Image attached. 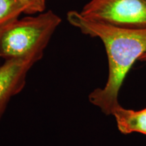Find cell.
<instances>
[{
    "instance_id": "cell-1",
    "label": "cell",
    "mask_w": 146,
    "mask_h": 146,
    "mask_svg": "<svg viewBox=\"0 0 146 146\" xmlns=\"http://www.w3.org/2000/svg\"><path fill=\"white\" fill-rule=\"evenodd\" d=\"M68 23L82 33L97 37L104 45L108 60V77L103 88L89 94V100L106 115L120 105L118 95L127 73L146 53V29H127L83 18L78 12L67 13Z\"/></svg>"
},
{
    "instance_id": "cell-2",
    "label": "cell",
    "mask_w": 146,
    "mask_h": 146,
    "mask_svg": "<svg viewBox=\"0 0 146 146\" xmlns=\"http://www.w3.org/2000/svg\"><path fill=\"white\" fill-rule=\"evenodd\" d=\"M61 22L52 10L17 20L0 34V56L5 60L44 53Z\"/></svg>"
},
{
    "instance_id": "cell-3",
    "label": "cell",
    "mask_w": 146,
    "mask_h": 146,
    "mask_svg": "<svg viewBox=\"0 0 146 146\" xmlns=\"http://www.w3.org/2000/svg\"><path fill=\"white\" fill-rule=\"evenodd\" d=\"M80 14L86 19L127 29H146V0H90Z\"/></svg>"
},
{
    "instance_id": "cell-4",
    "label": "cell",
    "mask_w": 146,
    "mask_h": 146,
    "mask_svg": "<svg viewBox=\"0 0 146 146\" xmlns=\"http://www.w3.org/2000/svg\"><path fill=\"white\" fill-rule=\"evenodd\" d=\"M43 53L5 60L0 66V120L9 102L21 92L26 85L29 71L43 58Z\"/></svg>"
},
{
    "instance_id": "cell-5",
    "label": "cell",
    "mask_w": 146,
    "mask_h": 146,
    "mask_svg": "<svg viewBox=\"0 0 146 146\" xmlns=\"http://www.w3.org/2000/svg\"><path fill=\"white\" fill-rule=\"evenodd\" d=\"M118 129L123 134L139 133L146 135V108L133 110L118 106L112 114Z\"/></svg>"
},
{
    "instance_id": "cell-6",
    "label": "cell",
    "mask_w": 146,
    "mask_h": 146,
    "mask_svg": "<svg viewBox=\"0 0 146 146\" xmlns=\"http://www.w3.org/2000/svg\"><path fill=\"white\" fill-rule=\"evenodd\" d=\"M24 14L18 0H0V34Z\"/></svg>"
},
{
    "instance_id": "cell-7",
    "label": "cell",
    "mask_w": 146,
    "mask_h": 146,
    "mask_svg": "<svg viewBox=\"0 0 146 146\" xmlns=\"http://www.w3.org/2000/svg\"><path fill=\"white\" fill-rule=\"evenodd\" d=\"M23 8L24 14L33 15L45 12L46 0H18Z\"/></svg>"
},
{
    "instance_id": "cell-8",
    "label": "cell",
    "mask_w": 146,
    "mask_h": 146,
    "mask_svg": "<svg viewBox=\"0 0 146 146\" xmlns=\"http://www.w3.org/2000/svg\"><path fill=\"white\" fill-rule=\"evenodd\" d=\"M139 60L141 62H146V53L142 55L141 57L139 58Z\"/></svg>"
},
{
    "instance_id": "cell-9",
    "label": "cell",
    "mask_w": 146,
    "mask_h": 146,
    "mask_svg": "<svg viewBox=\"0 0 146 146\" xmlns=\"http://www.w3.org/2000/svg\"><path fill=\"white\" fill-rule=\"evenodd\" d=\"M1 58V56H0V58Z\"/></svg>"
}]
</instances>
